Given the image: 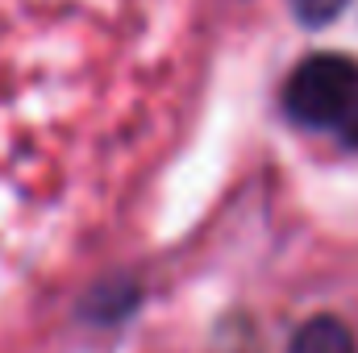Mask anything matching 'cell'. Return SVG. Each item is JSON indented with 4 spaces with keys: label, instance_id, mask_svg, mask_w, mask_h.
Here are the masks:
<instances>
[{
    "label": "cell",
    "instance_id": "obj_2",
    "mask_svg": "<svg viewBox=\"0 0 358 353\" xmlns=\"http://www.w3.org/2000/svg\"><path fill=\"white\" fill-rule=\"evenodd\" d=\"M287 353H355V333L338 316H313L296 329Z\"/></svg>",
    "mask_w": 358,
    "mask_h": 353
},
{
    "label": "cell",
    "instance_id": "obj_1",
    "mask_svg": "<svg viewBox=\"0 0 358 353\" xmlns=\"http://www.w3.org/2000/svg\"><path fill=\"white\" fill-rule=\"evenodd\" d=\"M283 112L300 129L358 150V63L346 54H308L283 84Z\"/></svg>",
    "mask_w": 358,
    "mask_h": 353
},
{
    "label": "cell",
    "instance_id": "obj_3",
    "mask_svg": "<svg viewBox=\"0 0 358 353\" xmlns=\"http://www.w3.org/2000/svg\"><path fill=\"white\" fill-rule=\"evenodd\" d=\"M350 0H292V13L304 21V25H325V21H334L342 8H346Z\"/></svg>",
    "mask_w": 358,
    "mask_h": 353
}]
</instances>
